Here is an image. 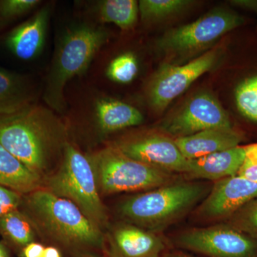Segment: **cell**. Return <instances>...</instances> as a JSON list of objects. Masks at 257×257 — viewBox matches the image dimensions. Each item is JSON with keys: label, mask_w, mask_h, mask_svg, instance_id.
<instances>
[{"label": "cell", "mask_w": 257, "mask_h": 257, "mask_svg": "<svg viewBox=\"0 0 257 257\" xmlns=\"http://www.w3.org/2000/svg\"><path fill=\"white\" fill-rule=\"evenodd\" d=\"M231 4L236 6L257 12L256 0H235V1H231Z\"/></svg>", "instance_id": "obj_30"}, {"label": "cell", "mask_w": 257, "mask_h": 257, "mask_svg": "<svg viewBox=\"0 0 257 257\" xmlns=\"http://www.w3.org/2000/svg\"><path fill=\"white\" fill-rule=\"evenodd\" d=\"M208 192L199 182H172L128 198L118 211L125 222L155 232L187 214Z\"/></svg>", "instance_id": "obj_4"}, {"label": "cell", "mask_w": 257, "mask_h": 257, "mask_svg": "<svg viewBox=\"0 0 257 257\" xmlns=\"http://www.w3.org/2000/svg\"><path fill=\"white\" fill-rule=\"evenodd\" d=\"M193 3L188 0H140L139 15L144 23H154L180 13Z\"/></svg>", "instance_id": "obj_22"}, {"label": "cell", "mask_w": 257, "mask_h": 257, "mask_svg": "<svg viewBox=\"0 0 257 257\" xmlns=\"http://www.w3.org/2000/svg\"><path fill=\"white\" fill-rule=\"evenodd\" d=\"M20 209L31 221L37 236L66 257L104 255V231L74 203L47 189L23 195Z\"/></svg>", "instance_id": "obj_1"}, {"label": "cell", "mask_w": 257, "mask_h": 257, "mask_svg": "<svg viewBox=\"0 0 257 257\" xmlns=\"http://www.w3.org/2000/svg\"><path fill=\"white\" fill-rule=\"evenodd\" d=\"M104 236L107 257H160L166 248L155 232L127 222L109 225Z\"/></svg>", "instance_id": "obj_13"}, {"label": "cell", "mask_w": 257, "mask_h": 257, "mask_svg": "<svg viewBox=\"0 0 257 257\" xmlns=\"http://www.w3.org/2000/svg\"><path fill=\"white\" fill-rule=\"evenodd\" d=\"M229 115L209 93L198 94L164 123L162 130L174 139L184 138L213 128H231Z\"/></svg>", "instance_id": "obj_11"}, {"label": "cell", "mask_w": 257, "mask_h": 257, "mask_svg": "<svg viewBox=\"0 0 257 257\" xmlns=\"http://www.w3.org/2000/svg\"><path fill=\"white\" fill-rule=\"evenodd\" d=\"M96 15L102 23H112L122 30L133 29L138 22L139 2L136 0H103L98 2Z\"/></svg>", "instance_id": "obj_21"}, {"label": "cell", "mask_w": 257, "mask_h": 257, "mask_svg": "<svg viewBox=\"0 0 257 257\" xmlns=\"http://www.w3.org/2000/svg\"><path fill=\"white\" fill-rule=\"evenodd\" d=\"M93 120L101 135H107L124 128L139 126L144 116L136 107L117 99L100 98L95 101Z\"/></svg>", "instance_id": "obj_17"}, {"label": "cell", "mask_w": 257, "mask_h": 257, "mask_svg": "<svg viewBox=\"0 0 257 257\" xmlns=\"http://www.w3.org/2000/svg\"><path fill=\"white\" fill-rule=\"evenodd\" d=\"M50 12V5L42 7L8 35L6 46L18 58L29 61L40 55L45 45Z\"/></svg>", "instance_id": "obj_14"}, {"label": "cell", "mask_w": 257, "mask_h": 257, "mask_svg": "<svg viewBox=\"0 0 257 257\" xmlns=\"http://www.w3.org/2000/svg\"><path fill=\"white\" fill-rule=\"evenodd\" d=\"M138 62L132 53L120 55L108 66L106 75L113 82L128 84L133 81L138 73Z\"/></svg>", "instance_id": "obj_24"}, {"label": "cell", "mask_w": 257, "mask_h": 257, "mask_svg": "<svg viewBox=\"0 0 257 257\" xmlns=\"http://www.w3.org/2000/svg\"><path fill=\"white\" fill-rule=\"evenodd\" d=\"M43 187L74 203L103 231L107 229L109 215L98 189L92 162L73 143L66 145L60 166L44 180Z\"/></svg>", "instance_id": "obj_5"}, {"label": "cell", "mask_w": 257, "mask_h": 257, "mask_svg": "<svg viewBox=\"0 0 257 257\" xmlns=\"http://www.w3.org/2000/svg\"><path fill=\"white\" fill-rule=\"evenodd\" d=\"M88 156L101 197L151 190L174 182L173 174L133 160L110 143Z\"/></svg>", "instance_id": "obj_6"}, {"label": "cell", "mask_w": 257, "mask_h": 257, "mask_svg": "<svg viewBox=\"0 0 257 257\" xmlns=\"http://www.w3.org/2000/svg\"><path fill=\"white\" fill-rule=\"evenodd\" d=\"M94 257H107L105 256V255H101V256H94Z\"/></svg>", "instance_id": "obj_34"}, {"label": "cell", "mask_w": 257, "mask_h": 257, "mask_svg": "<svg viewBox=\"0 0 257 257\" xmlns=\"http://www.w3.org/2000/svg\"><path fill=\"white\" fill-rule=\"evenodd\" d=\"M40 3L39 0H0V30L30 13Z\"/></svg>", "instance_id": "obj_26"}, {"label": "cell", "mask_w": 257, "mask_h": 257, "mask_svg": "<svg viewBox=\"0 0 257 257\" xmlns=\"http://www.w3.org/2000/svg\"><path fill=\"white\" fill-rule=\"evenodd\" d=\"M243 23L242 17L235 12L216 8L192 23L166 32L157 42V46L166 55L173 57L192 55L211 46Z\"/></svg>", "instance_id": "obj_7"}, {"label": "cell", "mask_w": 257, "mask_h": 257, "mask_svg": "<svg viewBox=\"0 0 257 257\" xmlns=\"http://www.w3.org/2000/svg\"><path fill=\"white\" fill-rule=\"evenodd\" d=\"M0 257H10L9 248L3 242H0Z\"/></svg>", "instance_id": "obj_32"}, {"label": "cell", "mask_w": 257, "mask_h": 257, "mask_svg": "<svg viewBox=\"0 0 257 257\" xmlns=\"http://www.w3.org/2000/svg\"><path fill=\"white\" fill-rule=\"evenodd\" d=\"M256 198L257 182L239 175L226 177L215 182L197 214L206 219L230 217Z\"/></svg>", "instance_id": "obj_12"}, {"label": "cell", "mask_w": 257, "mask_h": 257, "mask_svg": "<svg viewBox=\"0 0 257 257\" xmlns=\"http://www.w3.org/2000/svg\"><path fill=\"white\" fill-rule=\"evenodd\" d=\"M229 226L257 239V198L230 216Z\"/></svg>", "instance_id": "obj_25"}, {"label": "cell", "mask_w": 257, "mask_h": 257, "mask_svg": "<svg viewBox=\"0 0 257 257\" xmlns=\"http://www.w3.org/2000/svg\"><path fill=\"white\" fill-rule=\"evenodd\" d=\"M23 195L0 186V219L11 211L20 209Z\"/></svg>", "instance_id": "obj_28"}, {"label": "cell", "mask_w": 257, "mask_h": 257, "mask_svg": "<svg viewBox=\"0 0 257 257\" xmlns=\"http://www.w3.org/2000/svg\"><path fill=\"white\" fill-rule=\"evenodd\" d=\"M68 131L50 107L35 104L0 116V144L45 180L60 166Z\"/></svg>", "instance_id": "obj_2"}, {"label": "cell", "mask_w": 257, "mask_h": 257, "mask_svg": "<svg viewBox=\"0 0 257 257\" xmlns=\"http://www.w3.org/2000/svg\"><path fill=\"white\" fill-rule=\"evenodd\" d=\"M172 257H192L189 256L188 254H186L184 253H176L175 254L172 255Z\"/></svg>", "instance_id": "obj_33"}, {"label": "cell", "mask_w": 257, "mask_h": 257, "mask_svg": "<svg viewBox=\"0 0 257 257\" xmlns=\"http://www.w3.org/2000/svg\"><path fill=\"white\" fill-rule=\"evenodd\" d=\"M43 257H64L63 253L58 248L54 246H45Z\"/></svg>", "instance_id": "obj_31"}, {"label": "cell", "mask_w": 257, "mask_h": 257, "mask_svg": "<svg viewBox=\"0 0 257 257\" xmlns=\"http://www.w3.org/2000/svg\"><path fill=\"white\" fill-rule=\"evenodd\" d=\"M235 100L239 112L257 122V74L240 83L235 91Z\"/></svg>", "instance_id": "obj_23"}, {"label": "cell", "mask_w": 257, "mask_h": 257, "mask_svg": "<svg viewBox=\"0 0 257 257\" xmlns=\"http://www.w3.org/2000/svg\"><path fill=\"white\" fill-rule=\"evenodd\" d=\"M37 95L36 87L28 75L0 67V116L37 104Z\"/></svg>", "instance_id": "obj_18"}, {"label": "cell", "mask_w": 257, "mask_h": 257, "mask_svg": "<svg viewBox=\"0 0 257 257\" xmlns=\"http://www.w3.org/2000/svg\"><path fill=\"white\" fill-rule=\"evenodd\" d=\"M0 235L5 246L19 256L27 245L38 238L31 221L20 209L0 219Z\"/></svg>", "instance_id": "obj_20"}, {"label": "cell", "mask_w": 257, "mask_h": 257, "mask_svg": "<svg viewBox=\"0 0 257 257\" xmlns=\"http://www.w3.org/2000/svg\"><path fill=\"white\" fill-rule=\"evenodd\" d=\"M177 243L209 257L257 256V240L229 224L189 229L179 236Z\"/></svg>", "instance_id": "obj_10"}, {"label": "cell", "mask_w": 257, "mask_h": 257, "mask_svg": "<svg viewBox=\"0 0 257 257\" xmlns=\"http://www.w3.org/2000/svg\"><path fill=\"white\" fill-rule=\"evenodd\" d=\"M245 157V146L229 149L189 160L185 177L189 179L216 181L237 175Z\"/></svg>", "instance_id": "obj_16"}, {"label": "cell", "mask_w": 257, "mask_h": 257, "mask_svg": "<svg viewBox=\"0 0 257 257\" xmlns=\"http://www.w3.org/2000/svg\"><path fill=\"white\" fill-rule=\"evenodd\" d=\"M257 182V143L245 146V157L237 175Z\"/></svg>", "instance_id": "obj_27"}, {"label": "cell", "mask_w": 257, "mask_h": 257, "mask_svg": "<svg viewBox=\"0 0 257 257\" xmlns=\"http://www.w3.org/2000/svg\"><path fill=\"white\" fill-rule=\"evenodd\" d=\"M242 140V134L231 127L209 128L175 141L186 159L194 160L239 146Z\"/></svg>", "instance_id": "obj_15"}, {"label": "cell", "mask_w": 257, "mask_h": 257, "mask_svg": "<svg viewBox=\"0 0 257 257\" xmlns=\"http://www.w3.org/2000/svg\"><path fill=\"white\" fill-rule=\"evenodd\" d=\"M110 144L130 158L161 170L183 175L187 172L189 160L181 153L175 139L167 134L134 132Z\"/></svg>", "instance_id": "obj_9"}, {"label": "cell", "mask_w": 257, "mask_h": 257, "mask_svg": "<svg viewBox=\"0 0 257 257\" xmlns=\"http://www.w3.org/2000/svg\"><path fill=\"white\" fill-rule=\"evenodd\" d=\"M45 248L42 243L33 241L23 248L20 257H43Z\"/></svg>", "instance_id": "obj_29"}, {"label": "cell", "mask_w": 257, "mask_h": 257, "mask_svg": "<svg viewBox=\"0 0 257 257\" xmlns=\"http://www.w3.org/2000/svg\"><path fill=\"white\" fill-rule=\"evenodd\" d=\"M221 49H212L182 64L165 63L149 83L147 97L154 110H165L175 98L185 92L194 81L211 70L220 60Z\"/></svg>", "instance_id": "obj_8"}, {"label": "cell", "mask_w": 257, "mask_h": 257, "mask_svg": "<svg viewBox=\"0 0 257 257\" xmlns=\"http://www.w3.org/2000/svg\"><path fill=\"white\" fill-rule=\"evenodd\" d=\"M109 39L106 29L89 24L74 25L63 32L45 83L43 98L48 107L55 112L64 111L67 83L87 71L94 56Z\"/></svg>", "instance_id": "obj_3"}, {"label": "cell", "mask_w": 257, "mask_h": 257, "mask_svg": "<svg viewBox=\"0 0 257 257\" xmlns=\"http://www.w3.org/2000/svg\"><path fill=\"white\" fill-rule=\"evenodd\" d=\"M0 186L22 195L43 187V180L0 144Z\"/></svg>", "instance_id": "obj_19"}]
</instances>
